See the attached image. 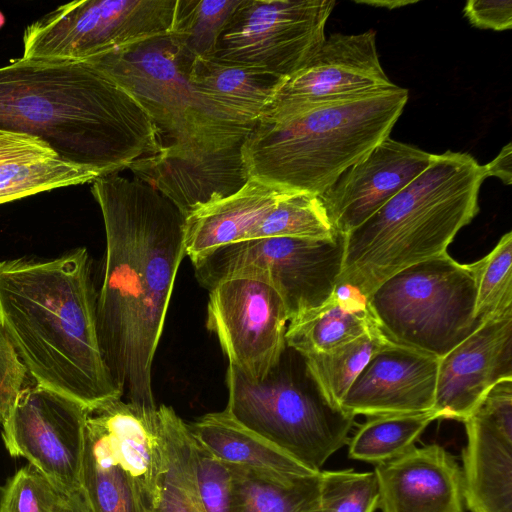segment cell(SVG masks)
Here are the masks:
<instances>
[{
    "label": "cell",
    "mask_w": 512,
    "mask_h": 512,
    "mask_svg": "<svg viewBox=\"0 0 512 512\" xmlns=\"http://www.w3.org/2000/svg\"><path fill=\"white\" fill-rule=\"evenodd\" d=\"M252 127L164 143L155 153L129 166L187 217L238 192L250 175L242 146Z\"/></svg>",
    "instance_id": "7c38bea8"
},
{
    "label": "cell",
    "mask_w": 512,
    "mask_h": 512,
    "mask_svg": "<svg viewBox=\"0 0 512 512\" xmlns=\"http://www.w3.org/2000/svg\"><path fill=\"white\" fill-rule=\"evenodd\" d=\"M512 379V309L493 315L439 359L437 419L464 422L499 381Z\"/></svg>",
    "instance_id": "ac0fdd59"
},
{
    "label": "cell",
    "mask_w": 512,
    "mask_h": 512,
    "mask_svg": "<svg viewBox=\"0 0 512 512\" xmlns=\"http://www.w3.org/2000/svg\"><path fill=\"white\" fill-rule=\"evenodd\" d=\"M106 235L97 295L100 345L134 406L155 410L152 365L175 278L185 257V216L157 190L113 174L92 182Z\"/></svg>",
    "instance_id": "6da1fadb"
},
{
    "label": "cell",
    "mask_w": 512,
    "mask_h": 512,
    "mask_svg": "<svg viewBox=\"0 0 512 512\" xmlns=\"http://www.w3.org/2000/svg\"><path fill=\"white\" fill-rule=\"evenodd\" d=\"M4 21H5V18L3 16V14L0 12V28L3 26Z\"/></svg>",
    "instance_id": "ee69618b"
},
{
    "label": "cell",
    "mask_w": 512,
    "mask_h": 512,
    "mask_svg": "<svg viewBox=\"0 0 512 512\" xmlns=\"http://www.w3.org/2000/svg\"><path fill=\"white\" fill-rule=\"evenodd\" d=\"M335 5L333 0H242L211 57L288 77L325 40Z\"/></svg>",
    "instance_id": "8fae6325"
},
{
    "label": "cell",
    "mask_w": 512,
    "mask_h": 512,
    "mask_svg": "<svg viewBox=\"0 0 512 512\" xmlns=\"http://www.w3.org/2000/svg\"><path fill=\"white\" fill-rule=\"evenodd\" d=\"M242 0H176L169 35L194 58L211 57Z\"/></svg>",
    "instance_id": "1f68e13d"
},
{
    "label": "cell",
    "mask_w": 512,
    "mask_h": 512,
    "mask_svg": "<svg viewBox=\"0 0 512 512\" xmlns=\"http://www.w3.org/2000/svg\"><path fill=\"white\" fill-rule=\"evenodd\" d=\"M191 435V434H190ZM195 482L206 512H231L232 472L191 435Z\"/></svg>",
    "instance_id": "8d00e7d4"
},
{
    "label": "cell",
    "mask_w": 512,
    "mask_h": 512,
    "mask_svg": "<svg viewBox=\"0 0 512 512\" xmlns=\"http://www.w3.org/2000/svg\"><path fill=\"white\" fill-rule=\"evenodd\" d=\"M55 512H91L81 490L61 494Z\"/></svg>",
    "instance_id": "b9f144b4"
},
{
    "label": "cell",
    "mask_w": 512,
    "mask_h": 512,
    "mask_svg": "<svg viewBox=\"0 0 512 512\" xmlns=\"http://www.w3.org/2000/svg\"><path fill=\"white\" fill-rule=\"evenodd\" d=\"M475 300L471 265L447 251L396 272L366 298L389 341L439 359L481 324Z\"/></svg>",
    "instance_id": "52a82bcc"
},
{
    "label": "cell",
    "mask_w": 512,
    "mask_h": 512,
    "mask_svg": "<svg viewBox=\"0 0 512 512\" xmlns=\"http://www.w3.org/2000/svg\"><path fill=\"white\" fill-rule=\"evenodd\" d=\"M435 154L387 137L320 196L337 235L363 224L433 161Z\"/></svg>",
    "instance_id": "e0dca14e"
},
{
    "label": "cell",
    "mask_w": 512,
    "mask_h": 512,
    "mask_svg": "<svg viewBox=\"0 0 512 512\" xmlns=\"http://www.w3.org/2000/svg\"><path fill=\"white\" fill-rule=\"evenodd\" d=\"M30 378L0 319V424Z\"/></svg>",
    "instance_id": "74e56055"
},
{
    "label": "cell",
    "mask_w": 512,
    "mask_h": 512,
    "mask_svg": "<svg viewBox=\"0 0 512 512\" xmlns=\"http://www.w3.org/2000/svg\"><path fill=\"white\" fill-rule=\"evenodd\" d=\"M486 179L468 153L435 154L430 165L344 237L338 286L365 299L396 272L447 251L479 211Z\"/></svg>",
    "instance_id": "277c9868"
},
{
    "label": "cell",
    "mask_w": 512,
    "mask_h": 512,
    "mask_svg": "<svg viewBox=\"0 0 512 512\" xmlns=\"http://www.w3.org/2000/svg\"><path fill=\"white\" fill-rule=\"evenodd\" d=\"M194 439L222 461L290 476L313 471L239 424L226 409L187 424Z\"/></svg>",
    "instance_id": "d4e9b609"
},
{
    "label": "cell",
    "mask_w": 512,
    "mask_h": 512,
    "mask_svg": "<svg viewBox=\"0 0 512 512\" xmlns=\"http://www.w3.org/2000/svg\"><path fill=\"white\" fill-rule=\"evenodd\" d=\"M288 192L250 178L233 195L191 213L185 217V256L194 263L219 248L246 240Z\"/></svg>",
    "instance_id": "603a6c76"
},
{
    "label": "cell",
    "mask_w": 512,
    "mask_h": 512,
    "mask_svg": "<svg viewBox=\"0 0 512 512\" xmlns=\"http://www.w3.org/2000/svg\"><path fill=\"white\" fill-rule=\"evenodd\" d=\"M344 237H267L219 248L192 263L199 284L210 290L222 279L249 275L268 281L280 294L289 321L325 303L338 287Z\"/></svg>",
    "instance_id": "ba28073f"
},
{
    "label": "cell",
    "mask_w": 512,
    "mask_h": 512,
    "mask_svg": "<svg viewBox=\"0 0 512 512\" xmlns=\"http://www.w3.org/2000/svg\"><path fill=\"white\" fill-rule=\"evenodd\" d=\"M231 512H321L319 473L290 476L229 464Z\"/></svg>",
    "instance_id": "4316f807"
},
{
    "label": "cell",
    "mask_w": 512,
    "mask_h": 512,
    "mask_svg": "<svg viewBox=\"0 0 512 512\" xmlns=\"http://www.w3.org/2000/svg\"><path fill=\"white\" fill-rule=\"evenodd\" d=\"M281 80L214 57L195 58L189 73L190 85L208 114L235 127H252L259 120Z\"/></svg>",
    "instance_id": "7402d4cb"
},
{
    "label": "cell",
    "mask_w": 512,
    "mask_h": 512,
    "mask_svg": "<svg viewBox=\"0 0 512 512\" xmlns=\"http://www.w3.org/2000/svg\"><path fill=\"white\" fill-rule=\"evenodd\" d=\"M415 2L416 1H404V0H400V1H398V0L357 1V3H362V4H366V5L376 6V7H380V8H387V9L399 8L402 6L413 4Z\"/></svg>",
    "instance_id": "7bdbcfd3"
},
{
    "label": "cell",
    "mask_w": 512,
    "mask_h": 512,
    "mask_svg": "<svg viewBox=\"0 0 512 512\" xmlns=\"http://www.w3.org/2000/svg\"><path fill=\"white\" fill-rule=\"evenodd\" d=\"M59 497L60 492L29 463L0 488V512H55Z\"/></svg>",
    "instance_id": "d590c367"
},
{
    "label": "cell",
    "mask_w": 512,
    "mask_h": 512,
    "mask_svg": "<svg viewBox=\"0 0 512 512\" xmlns=\"http://www.w3.org/2000/svg\"><path fill=\"white\" fill-rule=\"evenodd\" d=\"M436 419L433 411L369 417L349 438L348 456L376 465L395 459L413 448Z\"/></svg>",
    "instance_id": "f546056e"
},
{
    "label": "cell",
    "mask_w": 512,
    "mask_h": 512,
    "mask_svg": "<svg viewBox=\"0 0 512 512\" xmlns=\"http://www.w3.org/2000/svg\"><path fill=\"white\" fill-rule=\"evenodd\" d=\"M176 0H84L28 25L25 59L84 62L168 34Z\"/></svg>",
    "instance_id": "9c48e42d"
},
{
    "label": "cell",
    "mask_w": 512,
    "mask_h": 512,
    "mask_svg": "<svg viewBox=\"0 0 512 512\" xmlns=\"http://www.w3.org/2000/svg\"><path fill=\"white\" fill-rule=\"evenodd\" d=\"M88 409L109 435L145 512L159 497L166 466L158 407L144 410L115 398Z\"/></svg>",
    "instance_id": "44dd1931"
},
{
    "label": "cell",
    "mask_w": 512,
    "mask_h": 512,
    "mask_svg": "<svg viewBox=\"0 0 512 512\" xmlns=\"http://www.w3.org/2000/svg\"><path fill=\"white\" fill-rule=\"evenodd\" d=\"M374 473L382 512H465L461 467L438 444L414 446Z\"/></svg>",
    "instance_id": "ffe728a7"
},
{
    "label": "cell",
    "mask_w": 512,
    "mask_h": 512,
    "mask_svg": "<svg viewBox=\"0 0 512 512\" xmlns=\"http://www.w3.org/2000/svg\"><path fill=\"white\" fill-rule=\"evenodd\" d=\"M390 342L377 327L331 350L303 356L325 397L340 407V401L372 355Z\"/></svg>",
    "instance_id": "4dcf8cb0"
},
{
    "label": "cell",
    "mask_w": 512,
    "mask_h": 512,
    "mask_svg": "<svg viewBox=\"0 0 512 512\" xmlns=\"http://www.w3.org/2000/svg\"><path fill=\"white\" fill-rule=\"evenodd\" d=\"M476 282L475 318L512 309V232L505 233L483 258L471 263Z\"/></svg>",
    "instance_id": "836d02e7"
},
{
    "label": "cell",
    "mask_w": 512,
    "mask_h": 512,
    "mask_svg": "<svg viewBox=\"0 0 512 512\" xmlns=\"http://www.w3.org/2000/svg\"><path fill=\"white\" fill-rule=\"evenodd\" d=\"M377 327L366 299L338 286L325 303L288 322L285 340L287 346L308 355L346 344Z\"/></svg>",
    "instance_id": "cb8c5ba5"
},
{
    "label": "cell",
    "mask_w": 512,
    "mask_h": 512,
    "mask_svg": "<svg viewBox=\"0 0 512 512\" xmlns=\"http://www.w3.org/2000/svg\"><path fill=\"white\" fill-rule=\"evenodd\" d=\"M438 364L433 355L390 342L372 355L340 408L369 417L432 411Z\"/></svg>",
    "instance_id": "d6986e66"
},
{
    "label": "cell",
    "mask_w": 512,
    "mask_h": 512,
    "mask_svg": "<svg viewBox=\"0 0 512 512\" xmlns=\"http://www.w3.org/2000/svg\"><path fill=\"white\" fill-rule=\"evenodd\" d=\"M485 177H497L505 185L512 183V144H506L489 163L482 165Z\"/></svg>",
    "instance_id": "60d3db41"
},
{
    "label": "cell",
    "mask_w": 512,
    "mask_h": 512,
    "mask_svg": "<svg viewBox=\"0 0 512 512\" xmlns=\"http://www.w3.org/2000/svg\"><path fill=\"white\" fill-rule=\"evenodd\" d=\"M29 380L2 423L5 447L12 457L27 459L61 494L79 491L87 409Z\"/></svg>",
    "instance_id": "4fadbf2b"
},
{
    "label": "cell",
    "mask_w": 512,
    "mask_h": 512,
    "mask_svg": "<svg viewBox=\"0 0 512 512\" xmlns=\"http://www.w3.org/2000/svg\"><path fill=\"white\" fill-rule=\"evenodd\" d=\"M166 466L159 497L145 512H206L198 495L191 435L170 406H158Z\"/></svg>",
    "instance_id": "83f0119b"
},
{
    "label": "cell",
    "mask_w": 512,
    "mask_h": 512,
    "mask_svg": "<svg viewBox=\"0 0 512 512\" xmlns=\"http://www.w3.org/2000/svg\"><path fill=\"white\" fill-rule=\"evenodd\" d=\"M0 128L35 136L101 176L163 146L136 99L87 62L20 57L1 66Z\"/></svg>",
    "instance_id": "7a4b0ae2"
},
{
    "label": "cell",
    "mask_w": 512,
    "mask_h": 512,
    "mask_svg": "<svg viewBox=\"0 0 512 512\" xmlns=\"http://www.w3.org/2000/svg\"><path fill=\"white\" fill-rule=\"evenodd\" d=\"M288 322L282 297L262 278L228 277L209 290L206 326L229 364L251 381L263 380L280 360Z\"/></svg>",
    "instance_id": "5bb4252c"
},
{
    "label": "cell",
    "mask_w": 512,
    "mask_h": 512,
    "mask_svg": "<svg viewBox=\"0 0 512 512\" xmlns=\"http://www.w3.org/2000/svg\"><path fill=\"white\" fill-rule=\"evenodd\" d=\"M226 410L242 426L305 467L319 472L349 441L355 416L331 404L311 375L305 357L287 346L261 381L229 364Z\"/></svg>",
    "instance_id": "8992f818"
},
{
    "label": "cell",
    "mask_w": 512,
    "mask_h": 512,
    "mask_svg": "<svg viewBox=\"0 0 512 512\" xmlns=\"http://www.w3.org/2000/svg\"><path fill=\"white\" fill-rule=\"evenodd\" d=\"M464 424L465 506L471 512H512V379L496 383Z\"/></svg>",
    "instance_id": "2e32d148"
},
{
    "label": "cell",
    "mask_w": 512,
    "mask_h": 512,
    "mask_svg": "<svg viewBox=\"0 0 512 512\" xmlns=\"http://www.w3.org/2000/svg\"><path fill=\"white\" fill-rule=\"evenodd\" d=\"M101 175L86 166L53 156H29L0 165V204L56 188L93 182Z\"/></svg>",
    "instance_id": "f1b7e54d"
},
{
    "label": "cell",
    "mask_w": 512,
    "mask_h": 512,
    "mask_svg": "<svg viewBox=\"0 0 512 512\" xmlns=\"http://www.w3.org/2000/svg\"><path fill=\"white\" fill-rule=\"evenodd\" d=\"M321 512H374L379 489L373 472L320 471Z\"/></svg>",
    "instance_id": "e575fe53"
},
{
    "label": "cell",
    "mask_w": 512,
    "mask_h": 512,
    "mask_svg": "<svg viewBox=\"0 0 512 512\" xmlns=\"http://www.w3.org/2000/svg\"><path fill=\"white\" fill-rule=\"evenodd\" d=\"M393 85L381 66L374 30L331 34L303 68L282 78L258 121H282Z\"/></svg>",
    "instance_id": "9a60e30c"
},
{
    "label": "cell",
    "mask_w": 512,
    "mask_h": 512,
    "mask_svg": "<svg viewBox=\"0 0 512 512\" xmlns=\"http://www.w3.org/2000/svg\"><path fill=\"white\" fill-rule=\"evenodd\" d=\"M86 247L0 261V319L29 376L85 407L122 398L104 358Z\"/></svg>",
    "instance_id": "3957f363"
},
{
    "label": "cell",
    "mask_w": 512,
    "mask_h": 512,
    "mask_svg": "<svg viewBox=\"0 0 512 512\" xmlns=\"http://www.w3.org/2000/svg\"><path fill=\"white\" fill-rule=\"evenodd\" d=\"M81 492L91 512H144L135 486L98 418L88 408Z\"/></svg>",
    "instance_id": "484cf974"
},
{
    "label": "cell",
    "mask_w": 512,
    "mask_h": 512,
    "mask_svg": "<svg viewBox=\"0 0 512 512\" xmlns=\"http://www.w3.org/2000/svg\"><path fill=\"white\" fill-rule=\"evenodd\" d=\"M336 236L319 196L291 191L276 203L246 240L267 237L332 239Z\"/></svg>",
    "instance_id": "d6a6232c"
},
{
    "label": "cell",
    "mask_w": 512,
    "mask_h": 512,
    "mask_svg": "<svg viewBox=\"0 0 512 512\" xmlns=\"http://www.w3.org/2000/svg\"><path fill=\"white\" fill-rule=\"evenodd\" d=\"M194 59L168 33L84 62L130 93L171 142L238 128L214 120L194 93Z\"/></svg>",
    "instance_id": "30bf717a"
},
{
    "label": "cell",
    "mask_w": 512,
    "mask_h": 512,
    "mask_svg": "<svg viewBox=\"0 0 512 512\" xmlns=\"http://www.w3.org/2000/svg\"><path fill=\"white\" fill-rule=\"evenodd\" d=\"M408 101L393 85L278 122L257 121L242 146L250 178L320 196L389 137Z\"/></svg>",
    "instance_id": "5b68a950"
},
{
    "label": "cell",
    "mask_w": 512,
    "mask_h": 512,
    "mask_svg": "<svg viewBox=\"0 0 512 512\" xmlns=\"http://www.w3.org/2000/svg\"><path fill=\"white\" fill-rule=\"evenodd\" d=\"M58 155L43 140L25 133L0 128V165L23 157Z\"/></svg>",
    "instance_id": "ab89813d"
},
{
    "label": "cell",
    "mask_w": 512,
    "mask_h": 512,
    "mask_svg": "<svg viewBox=\"0 0 512 512\" xmlns=\"http://www.w3.org/2000/svg\"><path fill=\"white\" fill-rule=\"evenodd\" d=\"M463 12L469 22L477 28L503 31L512 27L510 0H470Z\"/></svg>",
    "instance_id": "f35d334b"
}]
</instances>
